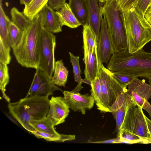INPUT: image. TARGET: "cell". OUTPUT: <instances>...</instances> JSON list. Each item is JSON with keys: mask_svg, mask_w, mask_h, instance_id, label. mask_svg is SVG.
<instances>
[{"mask_svg": "<svg viewBox=\"0 0 151 151\" xmlns=\"http://www.w3.org/2000/svg\"><path fill=\"white\" fill-rule=\"evenodd\" d=\"M43 28L40 12L34 18L30 25L23 31L20 43L13 49L17 61L22 67L36 69L38 68Z\"/></svg>", "mask_w": 151, "mask_h": 151, "instance_id": "6da1fadb", "label": "cell"}, {"mask_svg": "<svg viewBox=\"0 0 151 151\" xmlns=\"http://www.w3.org/2000/svg\"><path fill=\"white\" fill-rule=\"evenodd\" d=\"M106 67L112 72H121L149 79L151 77V52L143 48L133 53L128 50L114 52Z\"/></svg>", "mask_w": 151, "mask_h": 151, "instance_id": "7a4b0ae2", "label": "cell"}, {"mask_svg": "<svg viewBox=\"0 0 151 151\" xmlns=\"http://www.w3.org/2000/svg\"><path fill=\"white\" fill-rule=\"evenodd\" d=\"M48 97L35 96L9 103V113L25 129L31 133L36 131L30 124L32 121L47 117L49 109Z\"/></svg>", "mask_w": 151, "mask_h": 151, "instance_id": "3957f363", "label": "cell"}, {"mask_svg": "<svg viewBox=\"0 0 151 151\" xmlns=\"http://www.w3.org/2000/svg\"><path fill=\"white\" fill-rule=\"evenodd\" d=\"M120 15L127 36L129 52L132 53L143 48L151 41V24L134 7L120 12Z\"/></svg>", "mask_w": 151, "mask_h": 151, "instance_id": "277c9868", "label": "cell"}, {"mask_svg": "<svg viewBox=\"0 0 151 151\" xmlns=\"http://www.w3.org/2000/svg\"><path fill=\"white\" fill-rule=\"evenodd\" d=\"M101 15L106 21L114 52L128 49L127 36L116 0L100 6Z\"/></svg>", "mask_w": 151, "mask_h": 151, "instance_id": "5b68a950", "label": "cell"}, {"mask_svg": "<svg viewBox=\"0 0 151 151\" xmlns=\"http://www.w3.org/2000/svg\"><path fill=\"white\" fill-rule=\"evenodd\" d=\"M99 76L101 86V94L100 101L96 103L98 109L104 113L110 112V107L127 87L114 76L113 73L99 62Z\"/></svg>", "mask_w": 151, "mask_h": 151, "instance_id": "8992f818", "label": "cell"}, {"mask_svg": "<svg viewBox=\"0 0 151 151\" xmlns=\"http://www.w3.org/2000/svg\"><path fill=\"white\" fill-rule=\"evenodd\" d=\"M56 45L55 35L43 28L40 46L38 68L51 78L54 72Z\"/></svg>", "mask_w": 151, "mask_h": 151, "instance_id": "52a82bcc", "label": "cell"}, {"mask_svg": "<svg viewBox=\"0 0 151 151\" xmlns=\"http://www.w3.org/2000/svg\"><path fill=\"white\" fill-rule=\"evenodd\" d=\"M142 109L137 105L130 108L125 114L120 128L125 129L142 139L149 138L151 137Z\"/></svg>", "mask_w": 151, "mask_h": 151, "instance_id": "ba28073f", "label": "cell"}, {"mask_svg": "<svg viewBox=\"0 0 151 151\" xmlns=\"http://www.w3.org/2000/svg\"><path fill=\"white\" fill-rule=\"evenodd\" d=\"M58 90L62 91L52 82L51 78L38 68L36 69L31 84L25 97L38 96L48 97L52 95L55 91Z\"/></svg>", "mask_w": 151, "mask_h": 151, "instance_id": "9c48e42d", "label": "cell"}, {"mask_svg": "<svg viewBox=\"0 0 151 151\" xmlns=\"http://www.w3.org/2000/svg\"><path fill=\"white\" fill-rule=\"evenodd\" d=\"M136 105L134 101L128 93L127 90L121 93L110 106V112L112 113L116 121L115 131L117 134L119 131L127 111L131 107Z\"/></svg>", "mask_w": 151, "mask_h": 151, "instance_id": "30bf717a", "label": "cell"}, {"mask_svg": "<svg viewBox=\"0 0 151 151\" xmlns=\"http://www.w3.org/2000/svg\"><path fill=\"white\" fill-rule=\"evenodd\" d=\"M63 93L70 109L74 111H80L83 114H85L86 110L93 108L95 102L93 97L88 93L82 94L73 91H65Z\"/></svg>", "mask_w": 151, "mask_h": 151, "instance_id": "8fae6325", "label": "cell"}, {"mask_svg": "<svg viewBox=\"0 0 151 151\" xmlns=\"http://www.w3.org/2000/svg\"><path fill=\"white\" fill-rule=\"evenodd\" d=\"M114 52L105 19L101 18V29L97 44V53L102 63H107Z\"/></svg>", "mask_w": 151, "mask_h": 151, "instance_id": "7c38bea8", "label": "cell"}, {"mask_svg": "<svg viewBox=\"0 0 151 151\" xmlns=\"http://www.w3.org/2000/svg\"><path fill=\"white\" fill-rule=\"evenodd\" d=\"M49 103L47 117L51 120L54 126L64 123L70 112V108L64 97L52 96Z\"/></svg>", "mask_w": 151, "mask_h": 151, "instance_id": "4fadbf2b", "label": "cell"}, {"mask_svg": "<svg viewBox=\"0 0 151 151\" xmlns=\"http://www.w3.org/2000/svg\"><path fill=\"white\" fill-rule=\"evenodd\" d=\"M145 81L137 78L127 86L128 93L136 105L142 108L145 101L151 98V86Z\"/></svg>", "mask_w": 151, "mask_h": 151, "instance_id": "5bb4252c", "label": "cell"}, {"mask_svg": "<svg viewBox=\"0 0 151 151\" xmlns=\"http://www.w3.org/2000/svg\"><path fill=\"white\" fill-rule=\"evenodd\" d=\"M83 48L85 79L91 83L98 76L100 60L98 56L97 50H93L84 45Z\"/></svg>", "mask_w": 151, "mask_h": 151, "instance_id": "9a60e30c", "label": "cell"}, {"mask_svg": "<svg viewBox=\"0 0 151 151\" xmlns=\"http://www.w3.org/2000/svg\"><path fill=\"white\" fill-rule=\"evenodd\" d=\"M41 12L42 22L44 29L53 33L62 31L63 26L56 11L47 4Z\"/></svg>", "mask_w": 151, "mask_h": 151, "instance_id": "2e32d148", "label": "cell"}, {"mask_svg": "<svg viewBox=\"0 0 151 151\" xmlns=\"http://www.w3.org/2000/svg\"><path fill=\"white\" fill-rule=\"evenodd\" d=\"M88 5L87 24L95 33L98 41L101 29V18L98 0H87Z\"/></svg>", "mask_w": 151, "mask_h": 151, "instance_id": "e0dca14e", "label": "cell"}, {"mask_svg": "<svg viewBox=\"0 0 151 151\" xmlns=\"http://www.w3.org/2000/svg\"><path fill=\"white\" fill-rule=\"evenodd\" d=\"M68 4L81 25L83 26L87 24L88 5L87 0H69Z\"/></svg>", "mask_w": 151, "mask_h": 151, "instance_id": "ac0fdd59", "label": "cell"}, {"mask_svg": "<svg viewBox=\"0 0 151 151\" xmlns=\"http://www.w3.org/2000/svg\"><path fill=\"white\" fill-rule=\"evenodd\" d=\"M56 12L63 26L65 25L71 28H75L81 25L68 3H66L64 6Z\"/></svg>", "mask_w": 151, "mask_h": 151, "instance_id": "d6986e66", "label": "cell"}, {"mask_svg": "<svg viewBox=\"0 0 151 151\" xmlns=\"http://www.w3.org/2000/svg\"><path fill=\"white\" fill-rule=\"evenodd\" d=\"M68 73L62 60L55 61L54 72L51 78L52 82L58 86L65 87L67 81Z\"/></svg>", "mask_w": 151, "mask_h": 151, "instance_id": "ffe728a7", "label": "cell"}, {"mask_svg": "<svg viewBox=\"0 0 151 151\" xmlns=\"http://www.w3.org/2000/svg\"><path fill=\"white\" fill-rule=\"evenodd\" d=\"M11 22L0 6V40L8 47L11 48L8 36V29Z\"/></svg>", "mask_w": 151, "mask_h": 151, "instance_id": "44dd1931", "label": "cell"}, {"mask_svg": "<svg viewBox=\"0 0 151 151\" xmlns=\"http://www.w3.org/2000/svg\"><path fill=\"white\" fill-rule=\"evenodd\" d=\"M11 22L22 31L27 28L31 24L32 20L25 15L23 12H21L15 7L10 11Z\"/></svg>", "mask_w": 151, "mask_h": 151, "instance_id": "7402d4cb", "label": "cell"}, {"mask_svg": "<svg viewBox=\"0 0 151 151\" xmlns=\"http://www.w3.org/2000/svg\"><path fill=\"white\" fill-rule=\"evenodd\" d=\"M49 0H32L28 4L25 5L23 12L26 16L32 20L39 14Z\"/></svg>", "mask_w": 151, "mask_h": 151, "instance_id": "603a6c76", "label": "cell"}, {"mask_svg": "<svg viewBox=\"0 0 151 151\" xmlns=\"http://www.w3.org/2000/svg\"><path fill=\"white\" fill-rule=\"evenodd\" d=\"M30 124L36 131L40 132L53 134L58 133L54 129L52 122L47 117L40 120L31 121Z\"/></svg>", "mask_w": 151, "mask_h": 151, "instance_id": "cb8c5ba5", "label": "cell"}, {"mask_svg": "<svg viewBox=\"0 0 151 151\" xmlns=\"http://www.w3.org/2000/svg\"><path fill=\"white\" fill-rule=\"evenodd\" d=\"M83 26V45L88 47L93 50H97L98 41L95 33L88 24Z\"/></svg>", "mask_w": 151, "mask_h": 151, "instance_id": "d4e9b609", "label": "cell"}, {"mask_svg": "<svg viewBox=\"0 0 151 151\" xmlns=\"http://www.w3.org/2000/svg\"><path fill=\"white\" fill-rule=\"evenodd\" d=\"M69 54L70 57V62L73 67L74 80L78 84L74 89L72 91L74 92H79L83 88L81 86L83 79L81 76L82 72L79 64V57L78 56L74 55L70 52H69Z\"/></svg>", "mask_w": 151, "mask_h": 151, "instance_id": "484cf974", "label": "cell"}, {"mask_svg": "<svg viewBox=\"0 0 151 151\" xmlns=\"http://www.w3.org/2000/svg\"><path fill=\"white\" fill-rule=\"evenodd\" d=\"M38 138H42L48 142H63L66 141H71L75 139V135L60 134H49L40 132L37 131L32 133Z\"/></svg>", "mask_w": 151, "mask_h": 151, "instance_id": "4316f807", "label": "cell"}, {"mask_svg": "<svg viewBox=\"0 0 151 151\" xmlns=\"http://www.w3.org/2000/svg\"><path fill=\"white\" fill-rule=\"evenodd\" d=\"M9 81V69L7 65L0 62V89L3 97L8 103L10 102V98L5 93L6 87Z\"/></svg>", "mask_w": 151, "mask_h": 151, "instance_id": "83f0119b", "label": "cell"}, {"mask_svg": "<svg viewBox=\"0 0 151 151\" xmlns=\"http://www.w3.org/2000/svg\"><path fill=\"white\" fill-rule=\"evenodd\" d=\"M23 34L22 30L12 22L10 23L8 29V36L11 47L14 49L20 43Z\"/></svg>", "mask_w": 151, "mask_h": 151, "instance_id": "f1b7e54d", "label": "cell"}, {"mask_svg": "<svg viewBox=\"0 0 151 151\" xmlns=\"http://www.w3.org/2000/svg\"><path fill=\"white\" fill-rule=\"evenodd\" d=\"M117 136L120 138L118 143L132 144L139 143L142 139L138 136L123 128L120 129Z\"/></svg>", "mask_w": 151, "mask_h": 151, "instance_id": "f546056e", "label": "cell"}, {"mask_svg": "<svg viewBox=\"0 0 151 151\" xmlns=\"http://www.w3.org/2000/svg\"><path fill=\"white\" fill-rule=\"evenodd\" d=\"M91 94L94 99L96 103L99 102L101 99V84L98 76L92 81L91 85Z\"/></svg>", "mask_w": 151, "mask_h": 151, "instance_id": "4dcf8cb0", "label": "cell"}, {"mask_svg": "<svg viewBox=\"0 0 151 151\" xmlns=\"http://www.w3.org/2000/svg\"><path fill=\"white\" fill-rule=\"evenodd\" d=\"M11 48L7 47L0 40V62L9 64L11 59L10 55Z\"/></svg>", "mask_w": 151, "mask_h": 151, "instance_id": "1f68e13d", "label": "cell"}, {"mask_svg": "<svg viewBox=\"0 0 151 151\" xmlns=\"http://www.w3.org/2000/svg\"><path fill=\"white\" fill-rule=\"evenodd\" d=\"M112 73L118 80L126 87L134 79L138 78L135 76L122 73Z\"/></svg>", "mask_w": 151, "mask_h": 151, "instance_id": "d6a6232c", "label": "cell"}, {"mask_svg": "<svg viewBox=\"0 0 151 151\" xmlns=\"http://www.w3.org/2000/svg\"><path fill=\"white\" fill-rule=\"evenodd\" d=\"M139 0H116L117 9L120 12L134 7Z\"/></svg>", "mask_w": 151, "mask_h": 151, "instance_id": "836d02e7", "label": "cell"}, {"mask_svg": "<svg viewBox=\"0 0 151 151\" xmlns=\"http://www.w3.org/2000/svg\"><path fill=\"white\" fill-rule=\"evenodd\" d=\"M151 5V0H139L134 7L140 14L145 16L146 12Z\"/></svg>", "mask_w": 151, "mask_h": 151, "instance_id": "e575fe53", "label": "cell"}, {"mask_svg": "<svg viewBox=\"0 0 151 151\" xmlns=\"http://www.w3.org/2000/svg\"><path fill=\"white\" fill-rule=\"evenodd\" d=\"M66 0H49L47 4L52 9L58 11L66 3Z\"/></svg>", "mask_w": 151, "mask_h": 151, "instance_id": "d590c367", "label": "cell"}, {"mask_svg": "<svg viewBox=\"0 0 151 151\" xmlns=\"http://www.w3.org/2000/svg\"><path fill=\"white\" fill-rule=\"evenodd\" d=\"M120 140V138L119 137H117L116 138L106 140H105L92 142L91 141H88V142L93 143H118Z\"/></svg>", "mask_w": 151, "mask_h": 151, "instance_id": "8d00e7d4", "label": "cell"}, {"mask_svg": "<svg viewBox=\"0 0 151 151\" xmlns=\"http://www.w3.org/2000/svg\"><path fill=\"white\" fill-rule=\"evenodd\" d=\"M142 108L148 113L150 117L151 118V105L148 101H145Z\"/></svg>", "mask_w": 151, "mask_h": 151, "instance_id": "74e56055", "label": "cell"}, {"mask_svg": "<svg viewBox=\"0 0 151 151\" xmlns=\"http://www.w3.org/2000/svg\"><path fill=\"white\" fill-rule=\"evenodd\" d=\"M145 17L147 21L151 24V5L146 11Z\"/></svg>", "mask_w": 151, "mask_h": 151, "instance_id": "f35d334b", "label": "cell"}, {"mask_svg": "<svg viewBox=\"0 0 151 151\" xmlns=\"http://www.w3.org/2000/svg\"><path fill=\"white\" fill-rule=\"evenodd\" d=\"M147 128L151 138V120L145 115Z\"/></svg>", "mask_w": 151, "mask_h": 151, "instance_id": "ab89813d", "label": "cell"}, {"mask_svg": "<svg viewBox=\"0 0 151 151\" xmlns=\"http://www.w3.org/2000/svg\"><path fill=\"white\" fill-rule=\"evenodd\" d=\"M139 143L144 144L151 143V138L142 139Z\"/></svg>", "mask_w": 151, "mask_h": 151, "instance_id": "60d3db41", "label": "cell"}, {"mask_svg": "<svg viewBox=\"0 0 151 151\" xmlns=\"http://www.w3.org/2000/svg\"><path fill=\"white\" fill-rule=\"evenodd\" d=\"M32 0H20V3L24 5H27L29 4Z\"/></svg>", "mask_w": 151, "mask_h": 151, "instance_id": "b9f144b4", "label": "cell"}, {"mask_svg": "<svg viewBox=\"0 0 151 151\" xmlns=\"http://www.w3.org/2000/svg\"><path fill=\"white\" fill-rule=\"evenodd\" d=\"M111 0H99L100 6L109 2Z\"/></svg>", "mask_w": 151, "mask_h": 151, "instance_id": "7bdbcfd3", "label": "cell"}, {"mask_svg": "<svg viewBox=\"0 0 151 151\" xmlns=\"http://www.w3.org/2000/svg\"><path fill=\"white\" fill-rule=\"evenodd\" d=\"M82 83H86L88 84H89L90 85H91V83L90 81H88V80H87L85 78L84 79H82Z\"/></svg>", "mask_w": 151, "mask_h": 151, "instance_id": "ee69618b", "label": "cell"}, {"mask_svg": "<svg viewBox=\"0 0 151 151\" xmlns=\"http://www.w3.org/2000/svg\"><path fill=\"white\" fill-rule=\"evenodd\" d=\"M148 80V82L149 83V84L151 86V77Z\"/></svg>", "mask_w": 151, "mask_h": 151, "instance_id": "f6af8a7d", "label": "cell"}, {"mask_svg": "<svg viewBox=\"0 0 151 151\" xmlns=\"http://www.w3.org/2000/svg\"><path fill=\"white\" fill-rule=\"evenodd\" d=\"M3 0H0V6H2V2Z\"/></svg>", "mask_w": 151, "mask_h": 151, "instance_id": "bcb514c9", "label": "cell"}]
</instances>
